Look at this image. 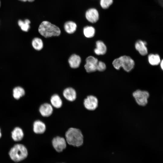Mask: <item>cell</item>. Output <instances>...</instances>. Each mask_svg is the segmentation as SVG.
<instances>
[{"label":"cell","mask_w":163,"mask_h":163,"mask_svg":"<svg viewBox=\"0 0 163 163\" xmlns=\"http://www.w3.org/2000/svg\"><path fill=\"white\" fill-rule=\"evenodd\" d=\"M65 139L67 144L77 147H81L84 144V136L81 130L78 128L70 127L65 133Z\"/></svg>","instance_id":"cell-1"},{"label":"cell","mask_w":163,"mask_h":163,"mask_svg":"<svg viewBox=\"0 0 163 163\" xmlns=\"http://www.w3.org/2000/svg\"><path fill=\"white\" fill-rule=\"evenodd\" d=\"M38 31L42 36L45 38L58 36L61 33L59 27L47 21H43L41 23L38 28Z\"/></svg>","instance_id":"cell-2"},{"label":"cell","mask_w":163,"mask_h":163,"mask_svg":"<svg viewBox=\"0 0 163 163\" xmlns=\"http://www.w3.org/2000/svg\"><path fill=\"white\" fill-rule=\"evenodd\" d=\"M112 64L117 70L119 69L122 67L125 71L129 72L133 68L135 62L130 57L123 56L115 59L113 62Z\"/></svg>","instance_id":"cell-3"},{"label":"cell","mask_w":163,"mask_h":163,"mask_svg":"<svg viewBox=\"0 0 163 163\" xmlns=\"http://www.w3.org/2000/svg\"><path fill=\"white\" fill-rule=\"evenodd\" d=\"M11 159L15 162H19L25 159L28 155L26 147L23 145L17 144L11 148L9 152Z\"/></svg>","instance_id":"cell-4"},{"label":"cell","mask_w":163,"mask_h":163,"mask_svg":"<svg viewBox=\"0 0 163 163\" xmlns=\"http://www.w3.org/2000/svg\"><path fill=\"white\" fill-rule=\"evenodd\" d=\"M132 95L137 104L141 107H145L147 105L150 96L148 91L140 89L134 91Z\"/></svg>","instance_id":"cell-5"},{"label":"cell","mask_w":163,"mask_h":163,"mask_svg":"<svg viewBox=\"0 0 163 163\" xmlns=\"http://www.w3.org/2000/svg\"><path fill=\"white\" fill-rule=\"evenodd\" d=\"M51 144L53 148L58 152H62L66 148L67 145L65 138L58 136L52 139Z\"/></svg>","instance_id":"cell-6"},{"label":"cell","mask_w":163,"mask_h":163,"mask_svg":"<svg viewBox=\"0 0 163 163\" xmlns=\"http://www.w3.org/2000/svg\"><path fill=\"white\" fill-rule=\"evenodd\" d=\"M83 104L86 110L89 111H94L98 107V100L96 96L93 95H89L84 99Z\"/></svg>","instance_id":"cell-7"},{"label":"cell","mask_w":163,"mask_h":163,"mask_svg":"<svg viewBox=\"0 0 163 163\" xmlns=\"http://www.w3.org/2000/svg\"><path fill=\"white\" fill-rule=\"evenodd\" d=\"M98 61L97 59L93 56H89L87 57L84 66L86 71L88 72H91L96 71Z\"/></svg>","instance_id":"cell-8"},{"label":"cell","mask_w":163,"mask_h":163,"mask_svg":"<svg viewBox=\"0 0 163 163\" xmlns=\"http://www.w3.org/2000/svg\"><path fill=\"white\" fill-rule=\"evenodd\" d=\"M39 111L41 115L43 117H48L52 114L53 107L49 103L45 102L42 104L39 108Z\"/></svg>","instance_id":"cell-9"},{"label":"cell","mask_w":163,"mask_h":163,"mask_svg":"<svg viewBox=\"0 0 163 163\" xmlns=\"http://www.w3.org/2000/svg\"><path fill=\"white\" fill-rule=\"evenodd\" d=\"M62 94L64 98L69 102L74 101L77 98L76 91L71 87H68L65 88L63 91Z\"/></svg>","instance_id":"cell-10"},{"label":"cell","mask_w":163,"mask_h":163,"mask_svg":"<svg viewBox=\"0 0 163 163\" xmlns=\"http://www.w3.org/2000/svg\"><path fill=\"white\" fill-rule=\"evenodd\" d=\"M85 17L89 22L94 23L96 22L99 18V14L97 10L95 8L88 9L86 12Z\"/></svg>","instance_id":"cell-11"},{"label":"cell","mask_w":163,"mask_h":163,"mask_svg":"<svg viewBox=\"0 0 163 163\" xmlns=\"http://www.w3.org/2000/svg\"><path fill=\"white\" fill-rule=\"evenodd\" d=\"M46 129V125L42 121L37 120L34 122L33 130L35 133L39 135L42 134L45 132Z\"/></svg>","instance_id":"cell-12"},{"label":"cell","mask_w":163,"mask_h":163,"mask_svg":"<svg viewBox=\"0 0 163 163\" xmlns=\"http://www.w3.org/2000/svg\"><path fill=\"white\" fill-rule=\"evenodd\" d=\"M147 43L145 41L139 40L135 44L136 50L142 56H145L148 53V50L146 47Z\"/></svg>","instance_id":"cell-13"},{"label":"cell","mask_w":163,"mask_h":163,"mask_svg":"<svg viewBox=\"0 0 163 163\" xmlns=\"http://www.w3.org/2000/svg\"><path fill=\"white\" fill-rule=\"evenodd\" d=\"M50 104L54 108L59 109L62 105V100L59 94H53L50 99Z\"/></svg>","instance_id":"cell-14"},{"label":"cell","mask_w":163,"mask_h":163,"mask_svg":"<svg viewBox=\"0 0 163 163\" xmlns=\"http://www.w3.org/2000/svg\"><path fill=\"white\" fill-rule=\"evenodd\" d=\"M81 62L80 57L76 54L71 55L68 59V62L70 67L73 69L78 68Z\"/></svg>","instance_id":"cell-15"},{"label":"cell","mask_w":163,"mask_h":163,"mask_svg":"<svg viewBox=\"0 0 163 163\" xmlns=\"http://www.w3.org/2000/svg\"><path fill=\"white\" fill-rule=\"evenodd\" d=\"M96 47L94 49L95 53L98 55H103L106 52L107 49L106 45L101 40H98L96 43Z\"/></svg>","instance_id":"cell-16"},{"label":"cell","mask_w":163,"mask_h":163,"mask_svg":"<svg viewBox=\"0 0 163 163\" xmlns=\"http://www.w3.org/2000/svg\"><path fill=\"white\" fill-rule=\"evenodd\" d=\"M24 136V133L22 130L19 127H15L11 132V137L15 141L21 140Z\"/></svg>","instance_id":"cell-17"},{"label":"cell","mask_w":163,"mask_h":163,"mask_svg":"<svg viewBox=\"0 0 163 163\" xmlns=\"http://www.w3.org/2000/svg\"><path fill=\"white\" fill-rule=\"evenodd\" d=\"M77 25L73 21H69L66 22L64 24V27L65 31L69 34L74 33L76 30Z\"/></svg>","instance_id":"cell-18"},{"label":"cell","mask_w":163,"mask_h":163,"mask_svg":"<svg viewBox=\"0 0 163 163\" xmlns=\"http://www.w3.org/2000/svg\"><path fill=\"white\" fill-rule=\"evenodd\" d=\"M83 32L85 37L88 38H91L94 36L95 30L93 27L87 26L84 28Z\"/></svg>","instance_id":"cell-19"},{"label":"cell","mask_w":163,"mask_h":163,"mask_svg":"<svg viewBox=\"0 0 163 163\" xmlns=\"http://www.w3.org/2000/svg\"><path fill=\"white\" fill-rule=\"evenodd\" d=\"M149 63L152 66H156L159 64L161 59L159 55L157 54H151L148 56Z\"/></svg>","instance_id":"cell-20"},{"label":"cell","mask_w":163,"mask_h":163,"mask_svg":"<svg viewBox=\"0 0 163 163\" xmlns=\"http://www.w3.org/2000/svg\"><path fill=\"white\" fill-rule=\"evenodd\" d=\"M25 94L24 89L20 87H15L13 90V96L16 99H18Z\"/></svg>","instance_id":"cell-21"},{"label":"cell","mask_w":163,"mask_h":163,"mask_svg":"<svg viewBox=\"0 0 163 163\" xmlns=\"http://www.w3.org/2000/svg\"><path fill=\"white\" fill-rule=\"evenodd\" d=\"M32 44L33 48L37 50H41L43 47V43L42 40L38 37L35 38L33 39Z\"/></svg>","instance_id":"cell-22"},{"label":"cell","mask_w":163,"mask_h":163,"mask_svg":"<svg viewBox=\"0 0 163 163\" xmlns=\"http://www.w3.org/2000/svg\"><path fill=\"white\" fill-rule=\"evenodd\" d=\"M18 24L23 31L27 32L30 28L29 24L30 21L28 19H26L24 21L19 20L18 21Z\"/></svg>","instance_id":"cell-23"},{"label":"cell","mask_w":163,"mask_h":163,"mask_svg":"<svg viewBox=\"0 0 163 163\" xmlns=\"http://www.w3.org/2000/svg\"><path fill=\"white\" fill-rule=\"evenodd\" d=\"M113 0H100V5L104 9L108 8L113 4Z\"/></svg>","instance_id":"cell-24"},{"label":"cell","mask_w":163,"mask_h":163,"mask_svg":"<svg viewBox=\"0 0 163 163\" xmlns=\"http://www.w3.org/2000/svg\"><path fill=\"white\" fill-rule=\"evenodd\" d=\"M106 65L103 62L98 61L97 66V70L102 72L105 70L106 69Z\"/></svg>","instance_id":"cell-25"},{"label":"cell","mask_w":163,"mask_h":163,"mask_svg":"<svg viewBox=\"0 0 163 163\" xmlns=\"http://www.w3.org/2000/svg\"><path fill=\"white\" fill-rule=\"evenodd\" d=\"M160 67H161V68L162 70L163 69V60H162L161 61V62L160 63Z\"/></svg>","instance_id":"cell-26"},{"label":"cell","mask_w":163,"mask_h":163,"mask_svg":"<svg viewBox=\"0 0 163 163\" xmlns=\"http://www.w3.org/2000/svg\"><path fill=\"white\" fill-rule=\"evenodd\" d=\"M19 0L23 1V2H26L27 1H28L29 2H32L34 1V0Z\"/></svg>","instance_id":"cell-27"},{"label":"cell","mask_w":163,"mask_h":163,"mask_svg":"<svg viewBox=\"0 0 163 163\" xmlns=\"http://www.w3.org/2000/svg\"><path fill=\"white\" fill-rule=\"evenodd\" d=\"M1 136H2V134L1 132V129H0V138L1 137Z\"/></svg>","instance_id":"cell-28"},{"label":"cell","mask_w":163,"mask_h":163,"mask_svg":"<svg viewBox=\"0 0 163 163\" xmlns=\"http://www.w3.org/2000/svg\"></svg>","instance_id":"cell-29"}]
</instances>
